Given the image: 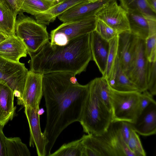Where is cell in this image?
<instances>
[{
    "label": "cell",
    "mask_w": 156,
    "mask_h": 156,
    "mask_svg": "<svg viewBox=\"0 0 156 156\" xmlns=\"http://www.w3.org/2000/svg\"><path fill=\"white\" fill-rule=\"evenodd\" d=\"M95 16L119 33L129 30L127 12L116 0H113L101 8Z\"/></svg>",
    "instance_id": "10"
},
{
    "label": "cell",
    "mask_w": 156,
    "mask_h": 156,
    "mask_svg": "<svg viewBox=\"0 0 156 156\" xmlns=\"http://www.w3.org/2000/svg\"><path fill=\"white\" fill-rule=\"evenodd\" d=\"M110 49L107 58L106 72L104 77L108 80L113 73L117 57L118 35L109 41Z\"/></svg>",
    "instance_id": "29"
},
{
    "label": "cell",
    "mask_w": 156,
    "mask_h": 156,
    "mask_svg": "<svg viewBox=\"0 0 156 156\" xmlns=\"http://www.w3.org/2000/svg\"><path fill=\"white\" fill-rule=\"evenodd\" d=\"M139 39L130 30L122 32L118 35L117 56L125 73L133 61Z\"/></svg>",
    "instance_id": "13"
},
{
    "label": "cell",
    "mask_w": 156,
    "mask_h": 156,
    "mask_svg": "<svg viewBox=\"0 0 156 156\" xmlns=\"http://www.w3.org/2000/svg\"><path fill=\"white\" fill-rule=\"evenodd\" d=\"M131 129L129 122L113 121L104 133L97 136L113 151L116 156H135L127 145Z\"/></svg>",
    "instance_id": "7"
},
{
    "label": "cell",
    "mask_w": 156,
    "mask_h": 156,
    "mask_svg": "<svg viewBox=\"0 0 156 156\" xmlns=\"http://www.w3.org/2000/svg\"><path fill=\"white\" fill-rule=\"evenodd\" d=\"M83 146L82 139L62 145L49 156H83Z\"/></svg>",
    "instance_id": "27"
},
{
    "label": "cell",
    "mask_w": 156,
    "mask_h": 156,
    "mask_svg": "<svg viewBox=\"0 0 156 156\" xmlns=\"http://www.w3.org/2000/svg\"><path fill=\"white\" fill-rule=\"evenodd\" d=\"M88 0H60L48 9L34 16L38 23L48 25L56 18L73 6Z\"/></svg>",
    "instance_id": "19"
},
{
    "label": "cell",
    "mask_w": 156,
    "mask_h": 156,
    "mask_svg": "<svg viewBox=\"0 0 156 156\" xmlns=\"http://www.w3.org/2000/svg\"><path fill=\"white\" fill-rule=\"evenodd\" d=\"M126 11H138L148 18L156 20V14L149 7L146 0H119Z\"/></svg>",
    "instance_id": "25"
},
{
    "label": "cell",
    "mask_w": 156,
    "mask_h": 156,
    "mask_svg": "<svg viewBox=\"0 0 156 156\" xmlns=\"http://www.w3.org/2000/svg\"><path fill=\"white\" fill-rule=\"evenodd\" d=\"M28 72L25 64L0 56V82L5 83L12 90L17 100L22 95Z\"/></svg>",
    "instance_id": "8"
},
{
    "label": "cell",
    "mask_w": 156,
    "mask_h": 156,
    "mask_svg": "<svg viewBox=\"0 0 156 156\" xmlns=\"http://www.w3.org/2000/svg\"><path fill=\"white\" fill-rule=\"evenodd\" d=\"M145 51L148 62L156 61V34L149 36L144 40Z\"/></svg>",
    "instance_id": "33"
},
{
    "label": "cell",
    "mask_w": 156,
    "mask_h": 156,
    "mask_svg": "<svg viewBox=\"0 0 156 156\" xmlns=\"http://www.w3.org/2000/svg\"><path fill=\"white\" fill-rule=\"evenodd\" d=\"M27 53L25 45L16 35L7 37L0 43V56L8 60L20 62V59L26 57Z\"/></svg>",
    "instance_id": "17"
},
{
    "label": "cell",
    "mask_w": 156,
    "mask_h": 156,
    "mask_svg": "<svg viewBox=\"0 0 156 156\" xmlns=\"http://www.w3.org/2000/svg\"><path fill=\"white\" fill-rule=\"evenodd\" d=\"M24 0H0V2L9 10L16 17Z\"/></svg>",
    "instance_id": "35"
},
{
    "label": "cell",
    "mask_w": 156,
    "mask_h": 156,
    "mask_svg": "<svg viewBox=\"0 0 156 156\" xmlns=\"http://www.w3.org/2000/svg\"><path fill=\"white\" fill-rule=\"evenodd\" d=\"M7 37L4 34L0 32V43L5 40Z\"/></svg>",
    "instance_id": "39"
},
{
    "label": "cell",
    "mask_w": 156,
    "mask_h": 156,
    "mask_svg": "<svg viewBox=\"0 0 156 156\" xmlns=\"http://www.w3.org/2000/svg\"><path fill=\"white\" fill-rule=\"evenodd\" d=\"M89 90L79 121L83 131L95 136L102 134L112 121V111L99 98L89 83Z\"/></svg>",
    "instance_id": "3"
},
{
    "label": "cell",
    "mask_w": 156,
    "mask_h": 156,
    "mask_svg": "<svg viewBox=\"0 0 156 156\" xmlns=\"http://www.w3.org/2000/svg\"><path fill=\"white\" fill-rule=\"evenodd\" d=\"M24 107V113L28 121L30 129V146H35L38 156H46L48 142L41 130L39 107L32 108L25 106Z\"/></svg>",
    "instance_id": "12"
},
{
    "label": "cell",
    "mask_w": 156,
    "mask_h": 156,
    "mask_svg": "<svg viewBox=\"0 0 156 156\" xmlns=\"http://www.w3.org/2000/svg\"><path fill=\"white\" fill-rule=\"evenodd\" d=\"M144 40L139 38L134 58L126 73L140 93L147 90V80L149 62L145 53Z\"/></svg>",
    "instance_id": "9"
},
{
    "label": "cell",
    "mask_w": 156,
    "mask_h": 156,
    "mask_svg": "<svg viewBox=\"0 0 156 156\" xmlns=\"http://www.w3.org/2000/svg\"><path fill=\"white\" fill-rule=\"evenodd\" d=\"M81 138L83 156H116L115 152L97 136L84 134Z\"/></svg>",
    "instance_id": "20"
},
{
    "label": "cell",
    "mask_w": 156,
    "mask_h": 156,
    "mask_svg": "<svg viewBox=\"0 0 156 156\" xmlns=\"http://www.w3.org/2000/svg\"><path fill=\"white\" fill-rule=\"evenodd\" d=\"M95 15L63 23L50 34L51 43L59 46L68 44L71 41L95 30Z\"/></svg>",
    "instance_id": "6"
},
{
    "label": "cell",
    "mask_w": 156,
    "mask_h": 156,
    "mask_svg": "<svg viewBox=\"0 0 156 156\" xmlns=\"http://www.w3.org/2000/svg\"><path fill=\"white\" fill-rule=\"evenodd\" d=\"M43 74L28 71L23 91L17 104L25 107H39L43 96L42 80Z\"/></svg>",
    "instance_id": "11"
},
{
    "label": "cell",
    "mask_w": 156,
    "mask_h": 156,
    "mask_svg": "<svg viewBox=\"0 0 156 156\" xmlns=\"http://www.w3.org/2000/svg\"><path fill=\"white\" fill-rule=\"evenodd\" d=\"M57 2L55 0H24L20 12L34 16L48 9Z\"/></svg>",
    "instance_id": "24"
},
{
    "label": "cell",
    "mask_w": 156,
    "mask_h": 156,
    "mask_svg": "<svg viewBox=\"0 0 156 156\" xmlns=\"http://www.w3.org/2000/svg\"><path fill=\"white\" fill-rule=\"evenodd\" d=\"M155 103L156 101L153 99V95L147 90L141 92L139 100V115L150 104Z\"/></svg>",
    "instance_id": "34"
},
{
    "label": "cell",
    "mask_w": 156,
    "mask_h": 156,
    "mask_svg": "<svg viewBox=\"0 0 156 156\" xmlns=\"http://www.w3.org/2000/svg\"><path fill=\"white\" fill-rule=\"evenodd\" d=\"M90 45L92 60L94 61L104 77L106 72L110 42L101 37L95 31L90 33Z\"/></svg>",
    "instance_id": "15"
},
{
    "label": "cell",
    "mask_w": 156,
    "mask_h": 156,
    "mask_svg": "<svg viewBox=\"0 0 156 156\" xmlns=\"http://www.w3.org/2000/svg\"><path fill=\"white\" fill-rule=\"evenodd\" d=\"M43 96L46 109V122L43 132L48 143L49 156L57 139L72 123L80 121L89 83H79L74 74L55 72L43 75Z\"/></svg>",
    "instance_id": "1"
},
{
    "label": "cell",
    "mask_w": 156,
    "mask_h": 156,
    "mask_svg": "<svg viewBox=\"0 0 156 156\" xmlns=\"http://www.w3.org/2000/svg\"><path fill=\"white\" fill-rule=\"evenodd\" d=\"M3 128L0 126V156H7L5 146L6 137L3 133Z\"/></svg>",
    "instance_id": "36"
},
{
    "label": "cell",
    "mask_w": 156,
    "mask_h": 156,
    "mask_svg": "<svg viewBox=\"0 0 156 156\" xmlns=\"http://www.w3.org/2000/svg\"><path fill=\"white\" fill-rule=\"evenodd\" d=\"M5 146L7 156H30L27 145L19 137H6Z\"/></svg>",
    "instance_id": "26"
},
{
    "label": "cell",
    "mask_w": 156,
    "mask_h": 156,
    "mask_svg": "<svg viewBox=\"0 0 156 156\" xmlns=\"http://www.w3.org/2000/svg\"><path fill=\"white\" fill-rule=\"evenodd\" d=\"M128 147L135 156H145L146 153L137 133L132 129L127 144Z\"/></svg>",
    "instance_id": "30"
},
{
    "label": "cell",
    "mask_w": 156,
    "mask_h": 156,
    "mask_svg": "<svg viewBox=\"0 0 156 156\" xmlns=\"http://www.w3.org/2000/svg\"><path fill=\"white\" fill-rule=\"evenodd\" d=\"M30 70L43 75L69 72L76 75L86 71L92 60L90 33L77 37L66 45L52 44L49 40L34 53L28 52Z\"/></svg>",
    "instance_id": "2"
},
{
    "label": "cell",
    "mask_w": 156,
    "mask_h": 156,
    "mask_svg": "<svg viewBox=\"0 0 156 156\" xmlns=\"http://www.w3.org/2000/svg\"><path fill=\"white\" fill-rule=\"evenodd\" d=\"M147 90L153 96L156 94V61L149 62L147 75Z\"/></svg>",
    "instance_id": "32"
},
{
    "label": "cell",
    "mask_w": 156,
    "mask_h": 156,
    "mask_svg": "<svg viewBox=\"0 0 156 156\" xmlns=\"http://www.w3.org/2000/svg\"><path fill=\"white\" fill-rule=\"evenodd\" d=\"M16 17L0 2V32L7 37L16 35Z\"/></svg>",
    "instance_id": "23"
},
{
    "label": "cell",
    "mask_w": 156,
    "mask_h": 156,
    "mask_svg": "<svg viewBox=\"0 0 156 156\" xmlns=\"http://www.w3.org/2000/svg\"><path fill=\"white\" fill-rule=\"evenodd\" d=\"M107 81L111 88L117 91H138L136 87L130 80L122 68L118 56L112 75Z\"/></svg>",
    "instance_id": "21"
},
{
    "label": "cell",
    "mask_w": 156,
    "mask_h": 156,
    "mask_svg": "<svg viewBox=\"0 0 156 156\" xmlns=\"http://www.w3.org/2000/svg\"><path fill=\"white\" fill-rule=\"evenodd\" d=\"M14 95L12 90L5 83L0 82V126L3 127L14 116Z\"/></svg>",
    "instance_id": "18"
},
{
    "label": "cell",
    "mask_w": 156,
    "mask_h": 156,
    "mask_svg": "<svg viewBox=\"0 0 156 156\" xmlns=\"http://www.w3.org/2000/svg\"><path fill=\"white\" fill-rule=\"evenodd\" d=\"M15 32L26 47L27 53L36 52L50 39L46 25L22 12L16 17Z\"/></svg>",
    "instance_id": "4"
},
{
    "label": "cell",
    "mask_w": 156,
    "mask_h": 156,
    "mask_svg": "<svg viewBox=\"0 0 156 156\" xmlns=\"http://www.w3.org/2000/svg\"><path fill=\"white\" fill-rule=\"evenodd\" d=\"M112 121L134 123L139 115L140 92L137 91H120L109 86Z\"/></svg>",
    "instance_id": "5"
},
{
    "label": "cell",
    "mask_w": 156,
    "mask_h": 156,
    "mask_svg": "<svg viewBox=\"0 0 156 156\" xmlns=\"http://www.w3.org/2000/svg\"><path fill=\"white\" fill-rule=\"evenodd\" d=\"M113 0H98L78 4L58 16L60 20L65 23L86 17L95 16L107 4Z\"/></svg>",
    "instance_id": "14"
},
{
    "label": "cell",
    "mask_w": 156,
    "mask_h": 156,
    "mask_svg": "<svg viewBox=\"0 0 156 156\" xmlns=\"http://www.w3.org/2000/svg\"><path fill=\"white\" fill-rule=\"evenodd\" d=\"M149 25V36L156 34V20L148 18Z\"/></svg>",
    "instance_id": "37"
},
{
    "label": "cell",
    "mask_w": 156,
    "mask_h": 156,
    "mask_svg": "<svg viewBox=\"0 0 156 156\" xmlns=\"http://www.w3.org/2000/svg\"><path fill=\"white\" fill-rule=\"evenodd\" d=\"M89 1H91V2H94L97 1L98 0H88Z\"/></svg>",
    "instance_id": "40"
},
{
    "label": "cell",
    "mask_w": 156,
    "mask_h": 156,
    "mask_svg": "<svg viewBox=\"0 0 156 156\" xmlns=\"http://www.w3.org/2000/svg\"><path fill=\"white\" fill-rule=\"evenodd\" d=\"M95 30L103 38L109 41L119 34L117 31L97 18Z\"/></svg>",
    "instance_id": "31"
},
{
    "label": "cell",
    "mask_w": 156,
    "mask_h": 156,
    "mask_svg": "<svg viewBox=\"0 0 156 156\" xmlns=\"http://www.w3.org/2000/svg\"><path fill=\"white\" fill-rule=\"evenodd\" d=\"M127 12L129 30L139 38L145 40L149 34L147 18L137 11Z\"/></svg>",
    "instance_id": "22"
},
{
    "label": "cell",
    "mask_w": 156,
    "mask_h": 156,
    "mask_svg": "<svg viewBox=\"0 0 156 156\" xmlns=\"http://www.w3.org/2000/svg\"><path fill=\"white\" fill-rule=\"evenodd\" d=\"M149 8L156 14V0H146Z\"/></svg>",
    "instance_id": "38"
},
{
    "label": "cell",
    "mask_w": 156,
    "mask_h": 156,
    "mask_svg": "<svg viewBox=\"0 0 156 156\" xmlns=\"http://www.w3.org/2000/svg\"><path fill=\"white\" fill-rule=\"evenodd\" d=\"M90 83L94 87L99 98L111 110L109 86L107 80L102 76L95 78Z\"/></svg>",
    "instance_id": "28"
},
{
    "label": "cell",
    "mask_w": 156,
    "mask_h": 156,
    "mask_svg": "<svg viewBox=\"0 0 156 156\" xmlns=\"http://www.w3.org/2000/svg\"><path fill=\"white\" fill-rule=\"evenodd\" d=\"M132 129L145 136L156 133V103L150 104L138 116L134 123L129 122Z\"/></svg>",
    "instance_id": "16"
}]
</instances>
